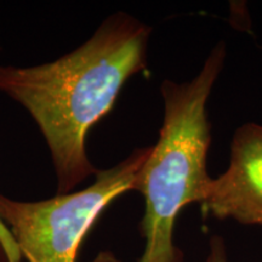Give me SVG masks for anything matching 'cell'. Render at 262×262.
I'll list each match as a JSON object with an SVG mask.
<instances>
[{"label":"cell","instance_id":"obj_1","mask_svg":"<svg viewBox=\"0 0 262 262\" xmlns=\"http://www.w3.org/2000/svg\"><path fill=\"white\" fill-rule=\"evenodd\" d=\"M150 33L148 25L117 12L56 61L0 66V91L31 114L44 136L58 195L74 192L96 173L86 152L88 134L111 112L126 81L147 70Z\"/></svg>","mask_w":262,"mask_h":262},{"label":"cell","instance_id":"obj_2","mask_svg":"<svg viewBox=\"0 0 262 262\" xmlns=\"http://www.w3.org/2000/svg\"><path fill=\"white\" fill-rule=\"evenodd\" d=\"M226 56L225 41L217 42L194 78L165 79L160 85L163 124L134 188L145 199L141 222L145 249L139 262L182 260L173 231L180 211L192 203L202 204L212 180L206 168L211 143L206 104Z\"/></svg>","mask_w":262,"mask_h":262},{"label":"cell","instance_id":"obj_3","mask_svg":"<svg viewBox=\"0 0 262 262\" xmlns=\"http://www.w3.org/2000/svg\"><path fill=\"white\" fill-rule=\"evenodd\" d=\"M152 146L134 149L125 159L97 170L83 191L38 202L15 201L0 193V220L28 262H75L79 247L104 209L134 191Z\"/></svg>","mask_w":262,"mask_h":262},{"label":"cell","instance_id":"obj_4","mask_svg":"<svg viewBox=\"0 0 262 262\" xmlns=\"http://www.w3.org/2000/svg\"><path fill=\"white\" fill-rule=\"evenodd\" d=\"M219 220L262 226V125L245 123L234 131L229 165L212 179L201 204Z\"/></svg>","mask_w":262,"mask_h":262},{"label":"cell","instance_id":"obj_5","mask_svg":"<svg viewBox=\"0 0 262 262\" xmlns=\"http://www.w3.org/2000/svg\"><path fill=\"white\" fill-rule=\"evenodd\" d=\"M0 50H2V48H0ZM0 243L4 248L9 262H21L22 255L19 253L18 247L16 245L11 233L6 228V226L3 224L2 220H0Z\"/></svg>","mask_w":262,"mask_h":262},{"label":"cell","instance_id":"obj_6","mask_svg":"<svg viewBox=\"0 0 262 262\" xmlns=\"http://www.w3.org/2000/svg\"><path fill=\"white\" fill-rule=\"evenodd\" d=\"M205 262H228L227 250L224 239L221 237H212L210 239L209 254Z\"/></svg>","mask_w":262,"mask_h":262},{"label":"cell","instance_id":"obj_7","mask_svg":"<svg viewBox=\"0 0 262 262\" xmlns=\"http://www.w3.org/2000/svg\"><path fill=\"white\" fill-rule=\"evenodd\" d=\"M90 262H122L111 251H101Z\"/></svg>","mask_w":262,"mask_h":262},{"label":"cell","instance_id":"obj_8","mask_svg":"<svg viewBox=\"0 0 262 262\" xmlns=\"http://www.w3.org/2000/svg\"><path fill=\"white\" fill-rule=\"evenodd\" d=\"M0 262H9V258L6 256V253L4 248H3L2 243H0Z\"/></svg>","mask_w":262,"mask_h":262}]
</instances>
